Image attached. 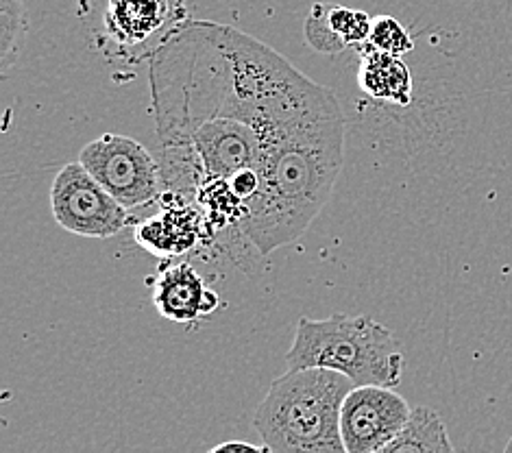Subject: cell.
<instances>
[{
    "label": "cell",
    "mask_w": 512,
    "mask_h": 453,
    "mask_svg": "<svg viewBox=\"0 0 512 453\" xmlns=\"http://www.w3.org/2000/svg\"><path fill=\"white\" fill-rule=\"evenodd\" d=\"M79 164L125 207L140 210L162 197V168L144 146L118 133H105L99 140L85 144Z\"/></svg>",
    "instance_id": "5b68a950"
},
{
    "label": "cell",
    "mask_w": 512,
    "mask_h": 453,
    "mask_svg": "<svg viewBox=\"0 0 512 453\" xmlns=\"http://www.w3.org/2000/svg\"><path fill=\"white\" fill-rule=\"evenodd\" d=\"M27 38V9L22 0H0V66L3 72L16 64Z\"/></svg>",
    "instance_id": "4fadbf2b"
},
{
    "label": "cell",
    "mask_w": 512,
    "mask_h": 453,
    "mask_svg": "<svg viewBox=\"0 0 512 453\" xmlns=\"http://www.w3.org/2000/svg\"><path fill=\"white\" fill-rule=\"evenodd\" d=\"M306 42L310 44V48H314L316 53H323V55H336L340 51H345V44L340 42L332 27H329V20H327V3H316L310 14L306 18Z\"/></svg>",
    "instance_id": "2e32d148"
},
{
    "label": "cell",
    "mask_w": 512,
    "mask_h": 453,
    "mask_svg": "<svg viewBox=\"0 0 512 453\" xmlns=\"http://www.w3.org/2000/svg\"><path fill=\"white\" fill-rule=\"evenodd\" d=\"M412 410L393 388L353 386L340 412V434L347 453H375L408 425Z\"/></svg>",
    "instance_id": "52a82bcc"
},
{
    "label": "cell",
    "mask_w": 512,
    "mask_h": 453,
    "mask_svg": "<svg viewBox=\"0 0 512 453\" xmlns=\"http://www.w3.org/2000/svg\"><path fill=\"white\" fill-rule=\"evenodd\" d=\"M166 205L160 214L151 216L136 231L144 249L155 255H181L190 251L201 238L212 236L203 212L194 203L164 194Z\"/></svg>",
    "instance_id": "30bf717a"
},
{
    "label": "cell",
    "mask_w": 512,
    "mask_h": 453,
    "mask_svg": "<svg viewBox=\"0 0 512 453\" xmlns=\"http://www.w3.org/2000/svg\"><path fill=\"white\" fill-rule=\"evenodd\" d=\"M343 162L345 114L336 101L292 131L268 159L240 234L262 255L299 240L332 197Z\"/></svg>",
    "instance_id": "7a4b0ae2"
},
{
    "label": "cell",
    "mask_w": 512,
    "mask_h": 453,
    "mask_svg": "<svg viewBox=\"0 0 512 453\" xmlns=\"http://www.w3.org/2000/svg\"><path fill=\"white\" fill-rule=\"evenodd\" d=\"M327 20L336 38L349 46H360L369 42L373 20L369 14L349 7H336L327 3Z\"/></svg>",
    "instance_id": "5bb4252c"
},
{
    "label": "cell",
    "mask_w": 512,
    "mask_h": 453,
    "mask_svg": "<svg viewBox=\"0 0 512 453\" xmlns=\"http://www.w3.org/2000/svg\"><path fill=\"white\" fill-rule=\"evenodd\" d=\"M288 371L327 369L353 386L395 388L404 375L401 342L371 316L336 312L321 321L301 316L286 355Z\"/></svg>",
    "instance_id": "277c9868"
},
{
    "label": "cell",
    "mask_w": 512,
    "mask_h": 453,
    "mask_svg": "<svg viewBox=\"0 0 512 453\" xmlns=\"http://www.w3.org/2000/svg\"><path fill=\"white\" fill-rule=\"evenodd\" d=\"M351 388L336 371H288L273 379L255 410V432L273 453H347L340 412Z\"/></svg>",
    "instance_id": "3957f363"
},
{
    "label": "cell",
    "mask_w": 512,
    "mask_h": 453,
    "mask_svg": "<svg viewBox=\"0 0 512 453\" xmlns=\"http://www.w3.org/2000/svg\"><path fill=\"white\" fill-rule=\"evenodd\" d=\"M181 0H105L101 38L120 53L151 51L181 22Z\"/></svg>",
    "instance_id": "ba28073f"
},
{
    "label": "cell",
    "mask_w": 512,
    "mask_h": 453,
    "mask_svg": "<svg viewBox=\"0 0 512 453\" xmlns=\"http://www.w3.org/2000/svg\"><path fill=\"white\" fill-rule=\"evenodd\" d=\"M207 453H273L266 445H251L245 440H227V443L216 445Z\"/></svg>",
    "instance_id": "e0dca14e"
},
{
    "label": "cell",
    "mask_w": 512,
    "mask_h": 453,
    "mask_svg": "<svg viewBox=\"0 0 512 453\" xmlns=\"http://www.w3.org/2000/svg\"><path fill=\"white\" fill-rule=\"evenodd\" d=\"M51 210L59 225L85 238H112L129 223V212L79 162L59 170L51 186Z\"/></svg>",
    "instance_id": "8992f818"
},
{
    "label": "cell",
    "mask_w": 512,
    "mask_h": 453,
    "mask_svg": "<svg viewBox=\"0 0 512 453\" xmlns=\"http://www.w3.org/2000/svg\"><path fill=\"white\" fill-rule=\"evenodd\" d=\"M367 44L373 51H380L393 57H404L414 48L412 35L408 33L404 24L393 16H377L373 20L371 38Z\"/></svg>",
    "instance_id": "9a60e30c"
},
{
    "label": "cell",
    "mask_w": 512,
    "mask_h": 453,
    "mask_svg": "<svg viewBox=\"0 0 512 453\" xmlns=\"http://www.w3.org/2000/svg\"><path fill=\"white\" fill-rule=\"evenodd\" d=\"M164 194L194 203L214 231L240 227L268 159L338 99L253 35L186 20L151 53Z\"/></svg>",
    "instance_id": "6da1fadb"
},
{
    "label": "cell",
    "mask_w": 512,
    "mask_h": 453,
    "mask_svg": "<svg viewBox=\"0 0 512 453\" xmlns=\"http://www.w3.org/2000/svg\"><path fill=\"white\" fill-rule=\"evenodd\" d=\"M375 453H456L447 427L434 410L414 408L408 425L401 434Z\"/></svg>",
    "instance_id": "7c38bea8"
},
{
    "label": "cell",
    "mask_w": 512,
    "mask_h": 453,
    "mask_svg": "<svg viewBox=\"0 0 512 453\" xmlns=\"http://www.w3.org/2000/svg\"><path fill=\"white\" fill-rule=\"evenodd\" d=\"M358 85L373 101L401 107L412 103V75L404 59L373 51L369 46L360 55Z\"/></svg>",
    "instance_id": "8fae6325"
},
{
    "label": "cell",
    "mask_w": 512,
    "mask_h": 453,
    "mask_svg": "<svg viewBox=\"0 0 512 453\" xmlns=\"http://www.w3.org/2000/svg\"><path fill=\"white\" fill-rule=\"evenodd\" d=\"M153 303L168 321L190 325L212 316L221 305V299L190 264L181 262L170 264L157 277Z\"/></svg>",
    "instance_id": "9c48e42d"
},
{
    "label": "cell",
    "mask_w": 512,
    "mask_h": 453,
    "mask_svg": "<svg viewBox=\"0 0 512 453\" xmlns=\"http://www.w3.org/2000/svg\"><path fill=\"white\" fill-rule=\"evenodd\" d=\"M504 453H512V438H510V443H508V447H506Z\"/></svg>",
    "instance_id": "ac0fdd59"
}]
</instances>
